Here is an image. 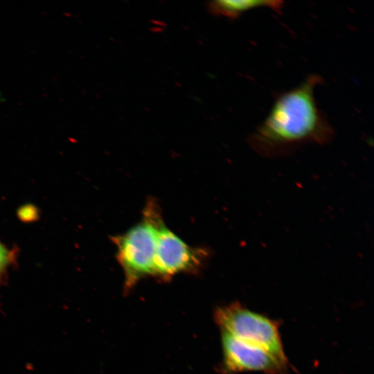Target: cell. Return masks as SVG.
I'll return each instance as SVG.
<instances>
[{
	"label": "cell",
	"instance_id": "6da1fadb",
	"mask_svg": "<svg viewBox=\"0 0 374 374\" xmlns=\"http://www.w3.org/2000/svg\"><path fill=\"white\" fill-rule=\"evenodd\" d=\"M323 82L320 75L312 74L299 86L279 94L248 139L253 149L276 156L303 144L328 143L335 132L314 96L316 87Z\"/></svg>",
	"mask_w": 374,
	"mask_h": 374
},
{
	"label": "cell",
	"instance_id": "7a4b0ae2",
	"mask_svg": "<svg viewBox=\"0 0 374 374\" xmlns=\"http://www.w3.org/2000/svg\"><path fill=\"white\" fill-rule=\"evenodd\" d=\"M162 221L157 201L148 199L140 221L112 238L116 247L117 260L124 273L126 288L132 287L142 278L154 276L157 231Z\"/></svg>",
	"mask_w": 374,
	"mask_h": 374
},
{
	"label": "cell",
	"instance_id": "3957f363",
	"mask_svg": "<svg viewBox=\"0 0 374 374\" xmlns=\"http://www.w3.org/2000/svg\"><path fill=\"white\" fill-rule=\"evenodd\" d=\"M215 317L222 332L287 359L277 321L238 303L219 308Z\"/></svg>",
	"mask_w": 374,
	"mask_h": 374
},
{
	"label": "cell",
	"instance_id": "277c9868",
	"mask_svg": "<svg viewBox=\"0 0 374 374\" xmlns=\"http://www.w3.org/2000/svg\"><path fill=\"white\" fill-rule=\"evenodd\" d=\"M208 255L206 249L184 242L163 220L157 231L154 276L168 279L178 274L196 272Z\"/></svg>",
	"mask_w": 374,
	"mask_h": 374
},
{
	"label": "cell",
	"instance_id": "5b68a950",
	"mask_svg": "<svg viewBox=\"0 0 374 374\" xmlns=\"http://www.w3.org/2000/svg\"><path fill=\"white\" fill-rule=\"evenodd\" d=\"M222 346L224 366L229 373L284 374L287 371V359L281 358L264 348L223 332Z\"/></svg>",
	"mask_w": 374,
	"mask_h": 374
},
{
	"label": "cell",
	"instance_id": "8992f818",
	"mask_svg": "<svg viewBox=\"0 0 374 374\" xmlns=\"http://www.w3.org/2000/svg\"><path fill=\"white\" fill-rule=\"evenodd\" d=\"M283 1L277 0H217L208 3V8L213 14L235 19L248 10L267 8L280 12Z\"/></svg>",
	"mask_w": 374,
	"mask_h": 374
},
{
	"label": "cell",
	"instance_id": "52a82bcc",
	"mask_svg": "<svg viewBox=\"0 0 374 374\" xmlns=\"http://www.w3.org/2000/svg\"><path fill=\"white\" fill-rule=\"evenodd\" d=\"M13 260V251L0 241V277L7 271Z\"/></svg>",
	"mask_w": 374,
	"mask_h": 374
}]
</instances>
